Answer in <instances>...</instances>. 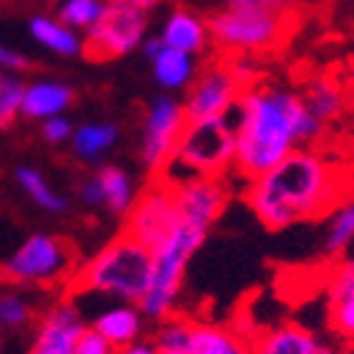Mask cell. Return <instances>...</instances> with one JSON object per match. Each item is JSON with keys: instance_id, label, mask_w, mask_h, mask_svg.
Listing matches in <instances>:
<instances>
[{"instance_id": "1", "label": "cell", "mask_w": 354, "mask_h": 354, "mask_svg": "<svg viewBox=\"0 0 354 354\" xmlns=\"http://www.w3.org/2000/svg\"><path fill=\"white\" fill-rule=\"evenodd\" d=\"M236 160L233 170L243 180H256L288 157L309 147L324 132L304 104V96L279 86L243 88L236 104Z\"/></svg>"}, {"instance_id": "2", "label": "cell", "mask_w": 354, "mask_h": 354, "mask_svg": "<svg viewBox=\"0 0 354 354\" xmlns=\"http://www.w3.org/2000/svg\"><path fill=\"white\" fill-rule=\"evenodd\" d=\"M245 200L266 228L283 230L326 213L337 200V172L311 147H299L248 183Z\"/></svg>"}, {"instance_id": "3", "label": "cell", "mask_w": 354, "mask_h": 354, "mask_svg": "<svg viewBox=\"0 0 354 354\" xmlns=\"http://www.w3.org/2000/svg\"><path fill=\"white\" fill-rule=\"evenodd\" d=\"M236 109L185 127L175 152L160 170V183L180 187L203 177H223L236 160Z\"/></svg>"}, {"instance_id": "4", "label": "cell", "mask_w": 354, "mask_h": 354, "mask_svg": "<svg viewBox=\"0 0 354 354\" xmlns=\"http://www.w3.org/2000/svg\"><path fill=\"white\" fill-rule=\"evenodd\" d=\"M152 279V253L124 233L84 263L71 279L74 291L117 296L127 304H140Z\"/></svg>"}, {"instance_id": "5", "label": "cell", "mask_w": 354, "mask_h": 354, "mask_svg": "<svg viewBox=\"0 0 354 354\" xmlns=\"http://www.w3.org/2000/svg\"><path fill=\"white\" fill-rule=\"evenodd\" d=\"M207 230L180 223L165 243L152 251V279L147 294L142 296L137 309L147 319H167L175 309V299L183 288L185 271L198 248L205 243Z\"/></svg>"}, {"instance_id": "6", "label": "cell", "mask_w": 354, "mask_h": 354, "mask_svg": "<svg viewBox=\"0 0 354 354\" xmlns=\"http://www.w3.org/2000/svg\"><path fill=\"white\" fill-rule=\"evenodd\" d=\"M210 38L225 51L256 53L273 48L286 36V10L253 6H225L207 21Z\"/></svg>"}, {"instance_id": "7", "label": "cell", "mask_w": 354, "mask_h": 354, "mask_svg": "<svg viewBox=\"0 0 354 354\" xmlns=\"http://www.w3.org/2000/svg\"><path fill=\"white\" fill-rule=\"evenodd\" d=\"M76 253L71 243L59 236L36 233L26 238L13 256L3 263V276L18 283H36V286H53L61 281L74 279Z\"/></svg>"}, {"instance_id": "8", "label": "cell", "mask_w": 354, "mask_h": 354, "mask_svg": "<svg viewBox=\"0 0 354 354\" xmlns=\"http://www.w3.org/2000/svg\"><path fill=\"white\" fill-rule=\"evenodd\" d=\"M147 36V13L127 0H109L102 21L86 30L84 51L96 61L119 59L137 51Z\"/></svg>"}, {"instance_id": "9", "label": "cell", "mask_w": 354, "mask_h": 354, "mask_svg": "<svg viewBox=\"0 0 354 354\" xmlns=\"http://www.w3.org/2000/svg\"><path fill=\"white\" fill-rule=\"evenodd\" d=\"M180 210H177L175 190L170 185L157 180L152 187L137 195L132 210L127 213L124 236L145 245L149 253L157 245L165 243L180 225Z\"/></svg>"}, {"instance_id": "10", "label": "cell", "mask_w": 354, "mask_h": 354, "mask_svg": "<svg viewBox=\"0 0 354 354\" xmlns=\"http://www.w3.org/2000/svg\"><path fill=\"white\" fill-rule=\"evenodd\" d=\"M185 127H187V119H185L183 102H177L175 96H155L149 102V109L145 114V127H142L140 147L142 165L147 167V172L160 175V170L175 152Z\"/></svg>"}, {"instance_id": "11", "label": "cell", "mask_w": 354, "mask_h": 354, "mask_svg": "<svg viewBox=\"0 0 354 354\" xmlns=\"http://www.w3.org/2000/svg\"><path fill=\"white\" fill-rule=\"evenodd\" d=\"M241 91L243 88L236 82V76L230 74L228 66H213L207 68V71H203L192 82L190 91H187V99L183 102L187 124L203 122V119L223 117V114L233 111Z\"/></svg>"}, {"instance_id": "12", "label": "cell", "mask_w": 354, "mask_h": 354, "mask_svg": "<svg viewBox=\"0 0 354 354\" xmlns=\"http://www.w3.org/2000/svg\"><path fill=\"white\" fill-rule=\"evenodd\" d=\"M172 190H175L180 221L203 230H210L230 198V190L223 177H203Z\"/></svg>"}, {"instance_id": "13", "label": "cell", "mask_w": 354, "mask_h": 354, "mask_svg": "<svg viewBox=\"0 0 354 354\" xmlns=\"http://www.w3.org/2000/svg\"><path fill=\"white\" fill-rule=\"evenodd\" d=\"M160 41L167 48L183 51L187 56H198L210 44V28H207V21H203L192 10H172L167 21L162 23Z\"/></svg>"}, {"instance_id": "14", "label": "cell", "mask_w": 354, "mask_h": 354, "mask_svg": "<svg viewBox=\"0 0 354 354\" xmlns=\"http://www.w3.org/2000/svg\"><path fill=\"white\" fill-rule=\"evenodd\" d=\"M84 332H86V324H84L82 314L74 304H59L44 317L33 344L74 352L76 342L82 339Z\"/></svg>"}, {"instance_id": "15", "label": "cell", "mask_w": 354, "mask_h": 354, "mask_svg": "<svg viewBox=\"0 0 354 354\" xmlns=\"http://www.w3.org/2000/svg\"><path fill=\"white\" fill-rule=\"evenodd\" d=\"M74 102V88L64 82L53 79H41L26 86L23 94L21 117L33 119V122H46L51 117H61Z\"/></svg>"}, {"instance_id": "16", "label": "cell", "mask_w": 354, "mask_h": 354, "mask_svg": "<svg viewBox=\"0 0 354 354\" xmlns=\"http://www.w3.org/2000/svg\"><path fill=\"white\" fill-rule=\"evenodd\" d=\"M253 354H334L304 326L283 324L253 342Z\"/></svg>"}, {"instance_id": "17", "label": "cell", "mask_w": 354, "mask_h": 354, "mask_svg": "<svg viewBox=\"0 0 354 354\" xmlns=\"http://www.w3.org/2000/svg\"><path fill=\"white\" fill-rule=\"evenodd\" d=\"M99 337L109 342L111 347H127L132 342L140 339L142 334V311L129 306V304H122V306H111V309L102 311L99 317L94 319L91 324Z\"/></svg>"}, {"instance_id": "18", "label": "cell", "mask_w": 354, "mask_h": 354, "mask_svg": "<svg viewBox=\"0 0 354 354\" xmlns=\"http://www.w3.org/2000/svg\"><path fill=\"white\" fill-rule=\"evenodd\" d=\"M28 33L38 46H44L46 51L64 56V59H74L84 53V38L71 30L59 18H48V15H33L28 21Z\"/></svg>"}, {"instance_id": "19", "label": "cell", "mask_w": 354, "mask_h": 354, "mask_svg": "<svg viewBox=\"0 0 354 354\" xmlns=\"http://www.w3.org/2000/svg\"><path fill=\"white\" fill-rule=\"evenodd\" d=\"M119 140V127L111 122H88L71 134V149L84 162H99Z\"/></svg>"}, {"instance_id": "20", "label": "cell", "mask_w": 354, "mask_h": 354, "mask_svg": "<svg viewBox=\"0 0 354 354\" xmlns=\"http://www.w3.org/2000/svg\"><path fill=\"white\" fill-rule=\"evenodd\" d=\"M149 64H152V76L157 86L165 91H180L195 82V56L165 46Z\"/></svg>"}, {"instance_id": "21", "label": "cell", "mask_w": 354, "mask_h": 354, "mask_svg": "<svg viewBox=\"0 0 354 354\" xmlns=\"http://www.w3.org/2000/svg\"><path fill=\"white\" fill-rule=\"evenodd\" d=\"M190 354H253V344L225 326L195 324L192 322Z\"/></svg>"}, {"instance_id": "22", "label": "cell", "mask_w": 354, "mask_h": 354, "mask_svg": "<svg viewBox=\"0 0 354 354\" xmlns=\"http://www.w3.org/2000/svg\"><path fill=\"white\" fill-rule=\"evenodd\" d=\"M96 180L102 185L104 205L109 207L111 213L127 215L132 210L134 200H137V190H134L132 175L119 167V165H104L102 170L96 172Z\"/></svg>"}, {"instance_id": "23", "label": "cell", "mask_w": 354, "mask_h": 354, "mask_svg": "<svg viewBox=\"0 0 354 354\" xmlns=\"http://www.w3.org/2000/svg\"><path fill=\"white\" fill-rule=\"evenodd\" d=\"M15 183H18V187H21L38 207H44L46 213H64L68 207V200L53 190L51 185H48V180H46L36 167L21 165V167L15 170Z\"/></svg>"}, {"instance_id": "24", "label": "cell", "mask_w": 354, "mask_h": 354, "mask_svg": "<svg viewBox=\"0 0 354 354\" xmlns=\"http://www.w3.org/2000/svg\"><path fill=\"white\" fill-rule=\"evenodd\" d=\"M109 0H61L59 21L71 30H88L102 21Z\"/></svg>"}, {"instance_id": "25", "label": "cell", "mask_w": 354, "mask_h": 354, "mask_svg": "<svg viewBox=\"0 0 354 354\" xmlns=\"http://www.w3.org/2000/svg\"><path fill=\"white\" fill-rule=\"evenodd\" d=\"M304 104H306V109H309L319 122H329V119H334L342 111L344 96H342L339 86H334L332 82L319 79V82H314L309 86V91L304 96Z\"/></svg>"}, {"instance_id": "26", "label": "cell", "mask_w": 354, "mask_h": 354, "mask_svg": "<svg viewBox=\"0 0 354 354\" xmlns=\"http://www.w3.org/2000/svg\"><path fill=\"white\" fill-rule=\"evenodd\" d=\"M354 241V200L344 203L342 207H337L329 223L324 238V253L329 259H337L347 251V245Z\"/></svg>"}, {"instance_id": "27", "label": "cell", "mask_w": 354, "mask_h": 354, "mask_svg": "<svg viewBox=\"0 0 354 354\" xmlns=\"http://www.w3.org/2000/svg\"><path fill=\"white\" fill-rule=\"evenodd\" d=\"M23 94H26V84L10 71H3L0 74V129L10 127L21 117Z\"/></svg>"}, {"instance_id": "28", "label": "cell", "mask_w": 354, "mask_h": 354, "mask_svg": "<svg viewBox=\"0 0 354 354\" xmlns=\"http://www.w3.org/2000/svg\"><path fill=\"white\" fill-rule=\"evenodd\" d=\"M192 322L187 319H165L157 332V349L160 352H190Z\"/></svg>"}, {"instance_id": "29", "label": "cell", "mask_w": 354, "mask_h": 354, "mask_svg": "<svg viewBox=\"0 0 354 354\" xmlns=\"http://www.w3.org/2000/svg\"><path fill=\"white\" fill-rule=\"evenodd\" d=\"M30 306L18 294H0V326L6 329H21L28 324Z\"/></svg>"}, {"instance_id": "30", "label": "cell", "mask_w": 354, "mask_h": 354, "mask_svg": "<svg viewBox=\"0 0 354 354\" xmlns=\"http://www.w3.org/2000/svg\"><path fill=\"white\" fill-rule=\"evenodd\" d=\"M354 299V259L337 266V271L329 279V301H347Z\"/></svg>"}, {"instance_id": "31", "label": "cell", "mask_w": 354, "mask_h": 354, "mask_svg": "<svg viewBox=\"0 0 354 354\" xmlns=\"http://www.w3.org/2000/svg\"><path fill=\"white\" fill-rule=\"evenodd\" d=\"M332 329L344 339L354 342V299L332 304Z\"/></svg>"}, {"instance_id": "32", "label": "cell", "mask_w": 354, "mask_h": 354, "mask_svg": "<svg viewBox=\"0 0 354 354\" xmlns=\"http://www.w3.org/2000/svg\"><path fill=\"white\" fill-rule=\"evenodd\" d=\"M71 134H74V124H71L64 114L41 122V137H44L48 145H64V142L71 140Z\"/></svg>"}, {"instance_id": "33", "label": "cell", "mask_w": 354, "mask_h": 354, "mask_svg": "<svg viewBox=\"0 0 354 354\" xmlns=\"http://www.w3.org/2000/svg\"><path fill=\"white\" fill-rule=\"evenodd\" d=\"M74 354H117V349L111 347L109 342L104 339V337H99V334L88 326L86 332L82 334V339L76 342Z\"/></svg>"}, {"instance_id": "34", "label": "cell", "mask_w": 354, "mask_h": 354, "mask_svg": "<svg viewBox=\"0 0 354 354\" xmlns=\"http://www.w3.org/2000/svg\"><path fill=\"white\" fill-rule=\"evenodd\" d=\"M28 68V59L23 53L8 48V46L0 44V71H10V74H18V71H26Z\"/></svg>"}, {"instance_id": "35", "label": "cell", "mask_w": 354, "mask_h": 354, "mask_svg": "<svg viewBox=\"0 0 354 354\" xmlns=\"http://www.w3.org/2000/svg\"><path fill=\"white\" fill-rule=\"evenodd\" d=\"M79 198H82L84 205H104V195H102V185H99V180L94 177H88V180H84L82 187H79Z\"/></svg>"}, {"instance_id": "36", "label": "cell", "mask_w": 354, "mask_h": 354, "mask_svg": "<svg viewBox=\"0 0 354 354\" xmlns=\"http://www.w3.org/2000/svg\"><path fill=\"white\" fill-rule=\"evenodd\" d=\"M299 0H225V6H253V8H271V10H286L296 6Z\"/></svg>"}, {"instance_id": "37", "label": "cell", "mask_w": 354, "mask_h": 354, "mask_svg": "<svg viewBox=\"0 0 354 354\" xmlns=\"http://www.w3.org/2000/svg\"><path fill=\"white\" fill-rule=\"evenodd\" d=\"M117 354H160L155 342H132V344H127V347H119Z\"/></svg>"}, {"instance_id": "38", "label": "cell", "mask_w": 354, "mask_h": 354, "mask_svg": "<svg viewBox=\"0 0 354 354\" xmlns=\"http://www.w3.org/2000/svg\"><path fill=\"white\" fill-rule=\"evenodd\" d=\"M28 354H74V352H64V349H53V347H41V344H33Z\"/></svg>"}, {"instance_id": "39", "label": "cell", "mask_w": 354, "mask_h": 354, "mask_svg": "<svg viewBox=\"0 0 354 354\" xmlns=\"http://www.w3.org/2000/svg\"><path fill=\"white\" fill-rule=\"evenodd\" d=\"M127 3H132L134 8H140V10H145V13H147V10H152L160 0H127Z\"/></svg>"}, {"instance_id": "40", "label": "cell", "mask_w": 354, "mask_h": 354, "mask_svg": "<svg viewBox=\"0 0 354 354\" xmlns=\"http://www.w3.org/2000/svg\"><path fill=\"white\" fill-rule=\"evenodd\" d=\"M160 354H190V352H160Z\"/></svg>"}, {"instance_id": "41", "label": "cell", "mask_w": 354, "mask_h": 354, "mask_svg": "<svg viewBox=\"0 0 354 354\" xmlns=\"http://www.w3.org/2000/svg\"><path fill=\"white\" fill-rule=\"evenodd\" d=\"M0 198H3V195H0Z\"/></svg>"}, {"instance_id": "42", "label": "cell", "mask_w": 354, "mask_h": 354, "mask_svg": "<svg viewBox=\"0 0 354 354\" xmlns=\"http://www.w3.org/2000/svg\"><path fill=\"white\" fill-rule=\"evenodd\" d=\"M59 3H61V0H59Z\"/></svg>"}]
</instances>
